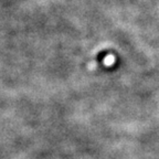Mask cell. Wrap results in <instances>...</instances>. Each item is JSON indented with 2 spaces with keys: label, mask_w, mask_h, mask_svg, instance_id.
<instances>
[{
  "label": "cell",
  "mask_w": 159,
  "mask_h": 159,
  "mask_svg": "<svg viewBox=\"0 0 159 159\" xmlns=\"http://www.w3.org/2000/svg\"><path fill=\"white\" fill-rule=\"evenodd\" d=\"M115 60H116V57H115L114 55H113V54H108L104 59V64L106 65V66H111V65H113L115 63Z\"/></svg>",
  "instance_id": "6da1fadb"
}]
</instances>
